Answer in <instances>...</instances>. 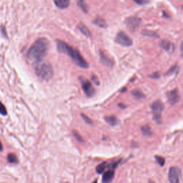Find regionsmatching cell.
<instances>
[{"mask_svg": "<svg viewBox=\"0 0 183 183\" xmlns=\"http://www.w3.org/2000/svg\"><path fill=\"white\" fill-rule=\"evenodd\" d=\"M155 159H156V160H157V163H158L160 166L161 167L164 166L165 163V160L164 158H163V157H160V156H156L155 157Z\"/></svg>", "mask_w": 183, "mask_h": 183, "instance_id": "obj_24", "label": "cell"}, {"mask_svg": "<svg viewBox=\"0 0 183 183\" xmlns=\"http://www.w3.org/2000/svg\"><path fill=\"white\" fill-rule=\"evenodd\" d=\"M114 176V172L113 170H109L103 175L102 182L104 183H110L112 182Z\"/></svg>", "mask_w": 183, "mask_h": 183, "instance_id": "obj_13", "label": "cell"}, {"mask_svg": "<svg viewBox=\"0 0 183 183\" xmlns=\"http://www.w3.org/2000/svg\"><path fill=\"white\" fill-rule=\"evenodd\" d=\"M115 42L118 45H120L124 47H130L133 44L132 39L125 32H122V31H120L117 34Z\"/></svg>", "mask_w": 183, "mask_h": 183, "instance_id": "obj_5", "label": "cell"}, {"mask_svg": "<svg viewBox=\"0 0 183 183\" xmlns=\"http://www.w3.org/2000/svg\"><path fill=\"white\" fill-rule=\"evenodd\" d=\"M182 9H183V6H182Z\"/></svg>", "mask_w": 183, "mask_h": 183, "instance_id": "obj_36", "label": "cell"}, {"mask_svg": "<svg viewBox=\"0 0 183 183\" xmlns=\"http://www.w3.org/2000/svg\"><path fill=\"white\" fill-rule=\"evenodd\" d=\"M151 109L153 111V119L157 123L161 122L162 112L164 109V105L160 100H156L152 104Z\"/></svg>", "mask_w": 183, "mask_h": 183, "instance_id": "obj_4", "label": "cell"}, {"mask_svg": "<svg viewBox=\"0 0 183 183\" xmlns=\"http://www.w3.org/2000/svg\"><path fill=\"white\" fill-rule=\"evenodd\" d=\"M142 34L144 35V36L153 37V38H158V37H159L158 35L156 33V32H153V31H151V30H142Z\"/></svg>", "mask_w": 183, "mask_h": 183, "instance_id": "obj_18", "label": "cell"}, {"mask_svg": "<svg viewBox=\"0 0 183 183\" xmlns=\"http://www.w3.org/2000/svg\"><path fill=\"white\" fill-rule=\"evenodd\" d=\"M105 121L108 123V124L112 126L115 125V124H117V122H118V120H117V119L116 117L113 116V115L109 116V117H105Z\"/></svg>", "mask_w": 183, "mask_h": 183, "instance_id": "obj_16", "label": "cell"}, {"mask_svg": "<svg viewBox=\"0 0 183 183\" xmlns=\"http://www.w3.org/2000/svg\"><path fill=\"white\" fill-rule=\"evenodd\" d=\"M179 170L176 167H171L169 170V180L171 183H179Z\"/></svg>", "mask_w": 183, "mask_h": 183, "instance_id": "obj_9", "label": "cell"}, {"mask_svg": "<svg viewBox=\"0 0 183 183\" xmlns=\"http://www.w3.org/2000/svg\"><path fill=\"white\" fill-rule=\"evenodd\" d=\"M132 96L134 98H135L136 99H142V98H145V95L142 92H141L140 90H132V92H131Z\"/></svg>", "mask_w": 183, "mask_h": 183, "instance_id": "obj_20", "label": "cell"}, {"mask_svg": "<svg viewBox=\"0 0 183 183\" xmlns=\"http://www.w3.org/2000/svg\"><path fill=\"white\" fill-rule=\"evenodd\" d=\"M100 61L106 67L112 68L114 65V61L112 60L110 58L108 57L104 52L102 50H100Z\"/></svg>", "mask_w": 183, "mask_h": 183, "instance_id": "obj_10", "label": "cell"}, {"mask_svg": "<svg viewBox=\"0 0 183 183\" xmlns=\"http://www.w3.org/2000/svg\"><path fill=\"white\" fill-rule=\"evenodd\" d=\"M92 183H98V181H97V180H95V181H94V182H92Z\"/></svg>", "mask_w": 183, "mask_h": 183, "instance_id": "obj_35", "label": "cell"}, {"mask_svg": "<svg viewBox=\"0 0 183 183\" xmlns=\"http://www.w3.org/2000/svg\"><path fill=\"white\" fill-rule=\"evenodd\" d=\"M178 70H179V67H178L177 64H175V65H173L172 67L167 72L166 75L167 76H170V75H172V74L177 73Z\"/></svg>", "mask_w": 183, "mask_h": 183, "instance_id": "obj_21", "label": "cell"}, {"mask_svg": "<svg viewBox=\"0 0 183 183\" xmlns=\"http://www.w3.org/2000/svg\"><path fill=\"white\" fill-rule=\"evenodd\" d=\"M77 28H78L79 31H80V32H82L84 35H85L86 37H91V35H92L91 32H90V30H89V29L87 28V27H86L84 24L79 23V25H77Z\"/></svg>", "mask_w": 183, "mask_h": 183, "instance_id": "obj_14", "label": "cell"}, {"mask_svg": "<svg viewBox=\"0 0 183 183\" xmlns=\"http://www.w3.org/2000/svg\"><path fill=\"white\" fill-rule=\"evenodd\" d=\"M167 97L168 102H169L170 104L172 105L177 104L179 100V93H178L177 90H176V89L168 92Z\"/></svg>", "mask_w": 183, "mask_h": 183, "instance_id": "obj_8", "label": "cell"}, {"mask_svg": "<svg viewBox=\"0 0 183 183\" xmlns=\"http://www.w3.org/2000/svg\"><path fill=\"white\" fill-rule=\"evenodd\" d=\"M134 1L137 3V4H140V5L146 4V3L147 2V0H134Z\"/></svg>", "mask_w": 183, "mask_h": 183, "instance_id": "obj_30", "label": "cell"}, {"mask_svg": "<svg viewBox=\"0 0 183 183\" xmlns=\"http://www.w3.org/2000/svg\"><path fill=\"white\" fill-rule=\"evenodd\" d=\"M106 167H107L106 163H101V164L99 165L96 168V170L97 172H98V174H101V173H102L103 172L105 171Z\"/></svg>", "mask_w": 183, "mask_h": 183, "instance_id": "obj_23", "label": "cell"}, {"mask_svg": "<svg viewBox=\"0 0 183 183\" xmlns=\"http://www.w3.org/2000/svg\"><path fill=\"white\" fill-rule=\"evenodd\" d=\"M160 74L158 72H154L153 74H150V77L152 79H158V78H160Z\"/></svg>", "mask_w": 183, "mask_h": 183, "instance_id": "obj_29", "label": "cell"}, {"mask_svg": "<svg viewBox=\"0 0 183 183\" xmlns=\"http://www.w3.org/2000/svg\"><path fill=\"white\" fill-rule=\"evenodd\" d=\"M55 5L61 9H67L69 6L70 0H54Z\"/></svg>", "mask_w": 183, "mask_h": 183, "instance_id": "obj_12", "label": "cell"}, {"mask_svg": "<svg viewBox=\"0 0 183 183\" xmlns=\"http://www.w3.org/2000/svg\"><path fill=\"white\" fill-rule=\"evenodd\" d=\"M56 42L57 50L59 52L68 55L72 59V61L79 67L83 68V69H87L89 67L88 62L81 55L78 50L74 49L72 47L69 46V45L61 40H56Z\"/></svg>", "mask_w": 183, "mask_h": 183, "instance_id": "obj_2", "label": "cell"}, {"mask_svg": "<svg viewBox=\"0 0 183 183\" xmlns=\"http://www.w3.org/2000/svg\"><path fill=\"white\" fill-rule=\"evenodd\" d=\"M7 161L9 163H12V164H17L18 163V158L16 156L15 154L14 153H9L7 155Z\"/></svg>", "mask_w": 183, "mask_h": 183, "instance_id": "obj_17", "label": "cell"}, {"mask_svg": "<svg viewBox=\"0 0 183 183\" xmlns=\"http://www.w3.org/2000/svg\"><path fill=\"white\" fill-rule=\"evenodd\" d=\"M77 5L80 7V9L85 13L88 12V6L86 4L85 0H78L77 1Z\"/></svg>", "mask_w": 183, "mask_h": 183, "instance_id": "obj_19", "label": "cell"}, {"mask_svg": "<svg viewBox=\"0 0 183 183\" xmlns=\"http://www.w3.org/2000/svg\"><path fill=\"white\" fill-rule=\"evenodd\" d=\"M160 46L162 47L163 49H165V51L167 53H172L174 52L175 49V46L171 42L167 41V40H163V41L160 42Z\"/></svg>", "mask_w": 183, "mask_h": 183, "instance_id": "obj_11", "label": "cell"}, {"mask_svg": "<svg viewBox=\"0 0 183 183\" xmlns=\"http://www.w3.org/2000/svg\"><path fill=\"white\" fill-rule=\"evenodd\" d=\"M0 114L4 116H6L7 114V111H6L5 106L1 102H0Z\"/></svg>", "mask_w": 183, "mask_h": 183, "instance_id": "obj_25", "label": "cell"}, {"mask_svg": "<svg viewBox=\"0 0 183 183\" xmlns=\"http://www.w3.org/2000/svg\"><path fill=\"white\" fill-rule=\"evenodd\" d=\"M141 129H142V132L146 136H151L152 135V131H151V129H150V127H149L148 125H145V126H143V127L141 128Z\"/></svg>", "mask_w": 183, "mask_h": 183, "instance_id": "obj_22", "label": "cell"}, {"mask_svg": "<svg viewBox=\"0 0 183 183\" xmlns=\"http://www.w3.org/2000/svg\"><path fill=\"white\" fill-rule=\"evenodd\" d=\"M150 183H154V182H150Z\"/></svg>", "mask_w": 183, "mask_h": 183, "instance_id": "obj_37", "label": "cell"}, {"mask_svg": "<svg viewBox=\"0 0 183 183\" xmlns=\"http://www.w3.org/2000/svg\"><path fill=\"white\" fill-rule=\"evenodd\" d=\"M79 80H80L81 85H82V90L85 92L86 95L88 98L93 97L95 94V90L94 88L93 85H92L91 82L83 77H79Z\"/></svg>", "mask_w": 183, "mask_h": 183, "instance_id": "obj_6", "label": "cell"}, {"mask_svg": "<svg viewBox=\"0 0 183 183\" xmlns=\"http://www.w3.org/2000/svg\"><path fill=\"white\" fill-rule=\"evenodd\" d=\"M81 116H82V117L83 118V119L86 122L88 123V124H92V119H90V118H89L87 115H85V114H82H82H81Z\"/></svg>", "mask_w": 183, "mask_h": 183, "instance_id": "obj_26", "label": "cell"}, {"mask_svg": "<svg viewBox=\"0 0 183 183\" xmlns=\"http://www.w3.org/2000/svg\"><path fill=\"white\" fill-rule=\"evenodd\" d=\"M119 106L120 107H122V108H124V107H124V105H122V104H119Z\"/></svg>", "mask_w": 183, "mask_h": 183, "instance_id": "obj_34", "label": "cell"}, {"mask_svg": "<svg viewBox=\"0 0 183 183\" xmlns=\"http://www.w3.org/2000/svg\"><path fill=\"white\" fill-rule=\"evenodd\" d=\"M49 48V42L47 39L44 37L38 39L30 47L27 52L28 59L35 63L42 61L46 56Z\"/></svg>", "mask_w": 183, "mask_h": 183, "instance_id": "obj_1", "label": "cell"}, {"mask_svg": "<svg viewBox=\"0 0 183 183\" xmlns=\"http://www.w3.org/2000/svg\"><path fill=\"white\" fill-rule=\"evenodd\" d=\"M124 23L129 30H130L131 32H134L138 29L141 23V19L137 17H134V16L129 17L125 19Z\"/></svg>", "mask_w": 183, "mask_h": 183, "instance_id": "obj_7", "label": "cell"}, {"mask_svg": "<svg viewBox=\"0 0 183 183\" xmlns=\"http://www.w3.org/2000/svg\"><path fill=\"white\" fill-rule=\"evenodd\" d=\"M181 49H180V50H181V52H182L183 53V43L182 44V45H181Z\"/></svg>", "mask_w": 183, "mask_h": 183, "instance_id": "obj_33", "label": "cell"}, {"mask_svg": "<svg viewBox=\"0 0 183 183\" xmlns=\"http://www.w3.org/2000/svg\"><path fill=\"white\" fill-rule=\"evenodd\" d=\"M2 150H3V145H2V144H1V142H0V152L2 151Z\"/></svg>", "mask_w": 183, "mask_h": 183, "instance_id": "obj_31", "label": "cell"}, {"mask_svg": "<svg viewBox=\"0 0 183 183\" xmlns=\"http://www.w3.org/2000/svg\"><path fill=\"white\" fill-rule=\"evenodd\" d=\"M73 134L74 135V137H76V139H77L79 142H83V139H82V137L79 135V134L77 132V131H74Z\"/></svg>", "mask_w": 183, "mask_h": 183, "instance_id": "obj_28", "label": "cell"}, {"mask_svg": "<svg viewBox=\"0 0 183 183\" xmlns=\"http://www.w3.org/2000/svg\"><path fill=\"white\" fill-rule=\"evenodd\" d=\"M163 14H163V16H164V17H167V18H168V17H169V16L167 15V14H166V13H165V12H163Z\"/></svg>", "mask_w": 183, "mask_h": 183, "instance_id": "obj_32", "label": "cell"}, {"mask_svg": "<svg viewBox=\"0 0 183 183\" xmlns=\"http://www.w3.org/2000/svg\"><path fill=\"white\" fill-rule=\"evenodd\" d=\"M35 73L40 79L45 81H48L52 78L54 71L52 64L49 61L42 60L35 63Z\"/></svg>", "mask_w": 183, "mask_h": 183, "instance_id": "obj_3", "label": "cell"}, {"mask_svg": "<svg viewBox=\"0 0 183 183\" xmlns=\"http://www.w3.org/2000/svg\"><path fill=\"white\" fill-rule=\"evenodd\" d=\"M94 24H95L97 26L101 27V28H107V24L106 21L100 17H98L95 19Z\"/></svg>", "mask_w": 183, "mask_h": 183, "instance_id": "obj_15", "label": "cell"}, {"mask_svg": "<svg viewBox=\"0 0 183 183\" xmlns=\"http://www.w3.org/2000/svg\"><path fill=\"white\" fill-rule=\"evenodd\" d=\"M92 80L93 81V82L95 84V85H100V80H99L98 77H97L96 75H95V74H92Z\"/></svg>", "mask_w": 183, "mask_h": 183, "instance_id": "obj_27", "label": "cell"}]
</instances>
